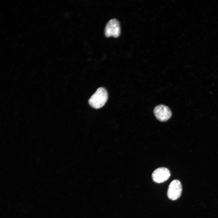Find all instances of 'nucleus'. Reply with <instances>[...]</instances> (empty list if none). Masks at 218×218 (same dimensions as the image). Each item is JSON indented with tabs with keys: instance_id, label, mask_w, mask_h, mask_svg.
I'll return each instance as SVG.
<instances>
[{
	"instance_id": "nucleus-5",
	"label": "nucleus",
	"mask_w": 218,
	"mask_h": 218,
	"mask_svg": "<svg viewBox=\"0 0 218 218\" xmlns=\"http://www.w3.org/2000/svg\"><path fill=\"white\" fill-rule=\"evenodd\" d=\"M170 175V171L167 168L161 167L156 169L153 171L152 177L155 182L160 183L167 180Z\"/></svg>"
},
{
	"instance_id": "nucleus-2",
	"label": "nucleus",
	"mask_w": 218,
	"mask_h": 218,
	"mask_svg": "<svg viewBox=\"0 0 218 218\" xmlns=\"http://www.w3.org/2000/svg\"><path fill=\"white\" fill-rule=\"evenodd\" d=\"M104 34L107 37L112 36L117 38L121 34V28L119 21L116 19L110 20L107 24Z\"/></svg>"
},
{
	"instance_id": "nucleus-4",
	"label": "nucleus",
	"mask_w": 218,
	"mask_h": 218,
	"mask_svg": "<svg viewBox=\"0 0 218 218\" xmlns=\"http://www.w3.org/2000/svg\"><path fill=\"white\" fill-rule=\"evenodd\" d=\"M154 112L156 118L161 122L167 121L172 115L170 109L167 106L162 104L156 106L154 109Z\"/></svg>"
},
{
	"instance_id": "nucleus-3",
	"label": "nucleus",
	"mask_w": 218,
	"mask_h": 218,
	"mask_svg": "<svg viewBox=\"0 0 218 218\" xmlns=\"http://www.w3.org/2000/svg\"><path fill=\"white\" fill-rule=\"evenodd\" d=\"M182 192L181 182L178 180H174L170 183L168 187L167 192L168 197L171 200H176L180 197Z\"/></svg>"
},
{
	"instance_id": "nucleus-1",
	"label": "nucleus",
	"mask_w": 218,
	"mask_h": 218,
	"mask_svg": "<svg viewBox=\"0 0 218 218\" xmlns=\"http://www.w3.org/2000/svg\"><path fill=\"white\" fill-rule=\"evenodd\" d=\"M108 99V94L103 88H99L90 98L88 103L90 105L95 109L102 107Z\"/></svg>"
}]
</instances>
